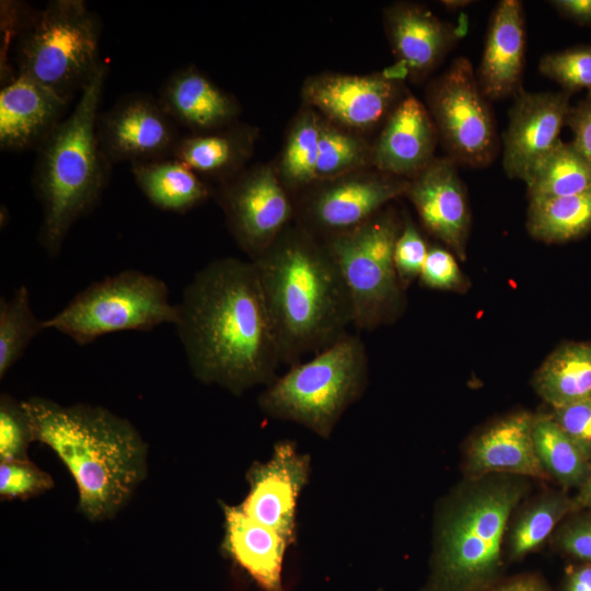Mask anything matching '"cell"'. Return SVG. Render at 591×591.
<instances>
[{"label":"cell","mask_w":591,"mask_h":591,"mask_svg":"<svg viewBox=\"0 0 591 591\" xmlns=\"http://www.w3.org/2000/svg\"><path fill=\"white\" fill-rule=\"evenodd\" d=\"M175 327L194 375L241 395L270 384L282 363L254 264L218 258L176 304Z\"/></svg>","instance_id":"6da1fadb"},{"label":"cell","mask_w":591,"mask_h":591,"mask_svg":"<svg viewBox=\"0 0 591 591\" xmlns=\"http://www.w3.org/2000/svg\"><path fill=\"white\" fill-rule=\"evenodd\" d=\"M252 263L282 363H299L348 334L354 325L351 300L324 241L300 227L286 229Z\"/></svg>","instance_id":"7a4b0ae2"},{"label":"cell","mask_w":591,"mask_h":591,"mask_svg":"<svg viewBox=\"0 0 591 591\" xmlns=\"http://www.w3.org/2000/svg\"><path fill=\"white\" fill-rule=\"evenodd\" d=\"M32 440L51 448L72 474L91 520L113 515L146 472V445L126 419L88 405L23 402Z\"/></svg>","instance_id":"3957f363"},{"label":"cell","mask_w":591,"mask_h":591,"mask_svg":"<svg viewBox=\"0 0 591 591\" xmlns=\"http://www.w3.org/2000/svg\"><path fill=\"white\" fill-rule=\"evenodd\" d=\"M106 76L102 66L81 92L74 109L38 147L34 189L43 208L39 243L56 257L72 225L101 198L109 161L96 135Z\"/></svg>","instance_id":"277c9868"},{"label":"cell","mask_w":591,"mask_h":591,"mask_svg":"<svg viewBox=\"0 0 591 591\" xmlns=\"http://www.w3.org/2000/svg\"><path fill=\"white\" fill-rule=\"evenodd\" d=\"M470 480L438 515L430 573L420 591H485L502 569L507 523L524 484L499 474Z\"/></svg>","instance_id":"5b68a950"},{"label":"cell","mask_w":591,"mask_h":591,"mask_svg":"<svg viewBox=\"0 0 591 591\" xmlns=\"http://www.w3.org/2000/svg\"><path fill=\"white\" fill-rule=\"evenodd\" d=\"M367 383L366 346L348 333L310 360L290 366L267 385L257 404L268 417L297 422L327 439Z\"/></svg>","instance_id":"8992f818"},{"label":"cell","mask_w":591,"mask_h":591,"mask_svg":"<svg viewBox=\"0 0 591 591\" xmlns=\"http://www.w3.org/2000/svg\"><path fill=\"white\" fill-rule=\"evenodd\" d=\"M101 24L82 0H54L25 20L18 46V68L70 101L103 63Z\"/></svg>","instance_id":"52a82bcc"},{"label":"cell","mask_w":591,"mask_h":591,"mask_svg":"<svg viewBox=\"0 0 591 591\" xmlns=\"http://www.w3.org/2000/svg\"><path fill=\"white\" fill-rule=\"evenodd\" d=\"M176 316V304L171 303L162 279L127 269L83 289L62 310L44 320V326L85 346L112 333L174 325Z\"/></svg>","instance_id":"ba28073f"},{"label":"cell","mask_w":591,"mask_h":591,"mask_svg":"<svg viewBox=\"0 0 591 591\" xmlns=\"http://www.w3.org/2000/svg\"><path fill=\"white\" fill-rule=\"evenodd\" d=\"M401 227L393 211L382 210L363 224L324 240L346 283L357 329H373L402 312L405 289L394 265Z\"/></svg>","instance_id":"9c48e42d"},{"label":"cell","mask_w":591,"mask_h":591,"mask_svg":"<svg viewBox=\"0 0 591 591\" xmlns=\"http://www.w3.org/2000/svg\"><path fill=\"white\" fill-rule=\"evenodd\" d=\"M472 63L454 59L427 92L429 114L449 158L471 167L489 165L497 152L495 119Z\"/></svg>","instance_id":"30bf717a"},{"label":"cell","mask_w":591,"mask_h":591,"mask_svg":"<svg viewBox=\"0 0 591 591\" xmlns=\"http://www.w3.org/2000/svg\"><path fill=\"white\" fill-rule=\"evenodd\" d=\"M409 179L385 173L347 174L325 182L301 199L296 213L300 228L320 240L350 231L406 195Z\"/></svg>","instance_id":"8fae6325"},{"label":"cell","mask_w":591,"mask_h":591,"mask_svg":"<svg viewBox=\"0 0 591 591\" xmlns=\"http://www.w3.org/2000/svg\"><path fill=\"white\" fill-rule=\"evenodd\" d=\"M232 234L253 262L286 230L294 206L269 167L227 183L219 195Z\"/></svg>","instance_id":"7c38bea8"},{"label":"cell","mask_w":591,"mask_h":591,"mask_svg":"<svg viewBox=\"0 0 591 591\" xmlns=\"http://www.w3.org/2000/svg\"><path fill=\"white\" fill-rule=\"evenodd\" d=\"M158 100L130 94L99 115V144L109 162L131 164L172 157L179 137Z\"/></svg>","instance_id":"4fadbf2b"},{"label":"cell","mask_w":591,"mask_h":591,"mask_svg":"<svg viewBox=\"0 0 591 591\" xmlns=\"http://www.w3.org/2000/svg\"><path fill=\"white\" fill-rule=\"evenodd\" d=\"M310 471V455L300 453L293 441L277 442L270 459L254 463L247 472L250 490L239 507L251 519L292 544L296 541L297 501Z\"/></svg>","instance_id":"5bb4252c"},{"label":"cell","mask_w":591,"mask_h":591,"mask_svg":"<svg viewBox=\"0 0 591 591\" xmlns=\"http://www.w3.org/2000/svg\"><path fill=\"white\" fill-rule=\"evenodd\" d=\"M571 94L558 92H528L514 95L509 121L503 134L502 165L511 178L523 182L533 166L560 139L570 111Z\"/></svg>","instance_id":"9a60e30c"},{"label":"cell","mask_w":591,"mask_h":591,"mask_svg":"<svg viewBox=\"0 0 591 591\" xmlns=\"http://www.w3.org/2000/svg\"><path fill=\"white\" fill-rule=\"evenodd\" d=\"M396 81L387 73L326 74L305 84L304 97L331 120L366 130L386 119L398 103Z\"/></svg>","instance_id":"2e32d148"},{"label":"cell","mask_w":591,"mask_h":591,"mask_svg":"<svg viewBox=\"0 0 591 591\" xmlns=\"http://www.w3.org/2000/svg\"><path fill=\"white\" fill-rule=\"evenodd\" d=\"M406 196L427 231L464 259L471 216L456 163L449 157L434 159L409 179Z\"/></svg>","instance_id":"e0dca14e"},{"label":"cell","mask_w":591,"mask_h":591,"mask_svg":"<svg viewBox=\"0 0 591 591\" xmlns=\"http://www.w3.org/2000/svg\"><path fill=\"white\" fill-rule=\"evenodd\" d=\"M68 102L30 77H12L0 91L1 149H38L66 118Z\"/></svg>","instance_id":"ac0fdd59"},{"label":"cell","mask_w":591,"mask_h":591,"mask_svg":"<svg viewBox=\"0 0 591 591\" xmlns=\"http://www.w3.org/2000/svg\"><path fill=\"white\" fill-rule=\"evenodd\" d=\"M533 416L514 413L482 430L466 450L470 479L495 474L551 479L535 451Z\"/></svg>","instance_id":"d6986e66"},{"label":"cell","mask_w":591,"mask_h":591,"mask_svg":"<svg viewBox=\"0 0 591 591\" xmlns=\"http://www.w3.org/2000/svg\"><path fill=\"white\" fill-rule=\"evenodd\" d=\"M438 132L429 111L413 95L401 99L385 119L371 150V162L382 173L413 178L433 157Z\"/></svg>","instance_id":"ffe728a7"},{"label":"cell","mask_w":591,"mask_h":591,"mask_svg":"<svg viewBox=\"0 0 591 591\" xmlns=\"http://www.w3.org/2000/svg\"><path fill=\"white\" fill-rule=\"evenodd\" d=\"M525 16L519 0L499 1L491 14L476 71L489 101L514 96L522 89L525 63Z\"/></svg>","instance_id":"44dd1931"},{"label":"cell","mask_w":591,"mask_h":591,"mask_svg":"<svg viewBox=\"0 0 591 591\" xmlns=\"http://www.w3.org/2000/svg\"><path fill=\"white\" fill-rule=\"evenodd\" d=\"M386 26L402 74L420 79L454 47L459 30L415 3H398L386 12Z\"/></svg>","instance_id":"7402d4cb"},{"label":"cell","mask_w":591,"mask_h":591,"mask_svg":"<svg viewBox=\"0 0 591 591\" xmlns=\"http://www.w3.org/2000/svg\"><path fill=\"white\" fill-rule=\"evenodd\" d=\"M227 553L265 591H283L281 571L290 543L246 515L239 506H224Z\"/></svg>","instance_id":"603a6c76"},{"label":"cell","mask_w":591,"mask_h":591,"mask_svg":"<svg viewBox=\"0 0 591 591\" xmlns=\"http://www.w3.org/2000/svg\"><path fill=\"white\" fill-rule=\"evenodd\" d=\"M158 101L173 121L195 131L223 127L236 114L234 101L194 67L174 72Z\"/></svg>","instance_id":"cb8c5ba5"},{"label":"cell","mask_w":591,"mask_h":591,"mask_svg":"<svg viewBox=\"0 0 591 591\" xmlns=\"http://www.w3.org/2000/svg\"><path fill=\"white\" fill-rule=\"evenodd\" d=\"M131 173L147 199L164 211L186 212L211 194L200 176L174 157L132 163Z\"/></svg>","instance_id":"d4e9b609"},{"label":"cell","mask_w":591,"mask_h":591,"mask_svg":"<svg viewBox=\"0 0 591 591\" xmlns=\"http://www.w3.org/2000/svg\"><path fill=\"white\" fill-rule=\"evenodd\" d=\"M533 386L552 408L590 396L591 341L557 347L535 372Z\"/></svg>","instance_id":"484cf974"},{"label":"cell","mask_w":591,"mask_h":591,"mask_svg":"<svg viewBox=\"0 0 591 591\" xmlns=\"http://www.w3.org/2000/svg\"><path fill=\"white\" fill-rule=\"evenodd\" d=\"M524 182L530 199L581 194L591 190V161L572 141L559 140Z\"/></svg>","instance_id":"4316f807"},{"label":"cell","mask_w":591,"mask_h":591,"mask_svg":"<svg viewBox=\"0 0 591 591\" xmlns=\"http://www.w3.org/2000/svg\"><path fill=\"white\" fill-rule=\"evenodd\" d=\"M526 228L543 242L575 240L591 230V190L554 198L530 199Z\"/></svg>","instance_id":"83f0119b"},{"label":"cell","mask_w":591,"mask_h":591,"mask_svg":"<svg viewBox=\"0 0 591 591\" xmlns=\"http://www.w3.org/2000/svg\"><path fill=\"white\" fill-rule=\"evenodd\" d=\"M532 433L536 454L551 479L565 489L579 488L591 471V463L552 415L533 416Z\"/></svg>","instance_id":"f1b7e54d"},{"label":"cell","mask_w":591,"mask_h":591,"mask_svg":"<svg viewBox=\"0 0 591 591\" xmlns=\"http://www.w3.org/2000/svg\"><path fill=\"white\" fill-rule=\"evenodd\" d=\"M247 147L248 138L242 131L195 134L179 138L172 157L198 175H227L245 158Z\"/></svg>","instance_id":"f546056e"},{"label":"cell","mask_w":591,"mask_h":591,"mask_svg":"<svg viewBox=\"0 0 591 591\" xmlns=\"http://www.w3.org/2000/svg\"><path fill=\"white\" fill-rule=\"evenodd\" d=\"M45 331L44 321L34 314L30 292L19 286L11 298L0 300V378L22 358L32 340Z\"/></svg>","instance_id":"4dcf8cb0"},{"label":"cell","mask_w":591,"mask_h":591,"mask_svg":"<svg viewBox=\"0 0 591 591\" xmlns=\"http://www.w3.org/2000/svg\"><path fill=\"white\" fill-rule=\"evenodd\" d=\"M573 498L549 493L534 501L517 519L509 536V556L519 560L542 545L559 521L576 512Z\"/></svg>","instance_id":"1f68e13d"},{"label":"cell","mask_w":591,"mask_h":591,"mask_svg":"<svg viewBox=\"0 0 591 591\" xmlns=\"http://www.w3.org/2000/svg\"><path fill=\"white\" fill-rule=\"evenodd\" d=\"M321 121L305 114L289 134L281 161V174L286 185L303 188L316 182V164Z\"/></svg>","instance_id":"d6a6232c"},{"label":"cell","mask_w":591,"mask_h":591,"mask_svg":"<svg viewBox=\"0 0 591 591\" xmlns=\"http://www.w3.org/2000/svg\"><path fill=\"white\" fill-rule=\"evenodd\" d=\"M371 153L361 139L321 123L316 181L328 182L345 176L371 161Z\"/></svg>","instance_id":"836d02e7"},{"label":"cell","mask_w":591,"mask_h":591,"mask_svg":"<svg viewBox=\"0 0 591 591\" xmlns=\"http://www.w3.org/2000/svg\"><path fill=\"white\" fill-rule=\"evenodd\" d=\"M540 72L570 94L587 89L591 92V45H578L544 55Z\"/></svg>","instance_id":"e575fe53"},{"label":"cell","mask_w":591,"mask_h":591,"mask_svg":"<svg viewBox=\"0 0 591 591\" xmlns=\"http://www.w3.org/2000/svg\"><path fill=\"white\" fill-rule=\"evenodd\" d=\"M32 440L28 418L23 402L8 395L0 403V456L1 461L24 460L27 442Z\"/></svg>","instance_id":"d590c367"},{"label":"cell","mask_w":591,"mask_h":591,"mask_svg":"<svg viewBox=\"0 0 591 591\" xmlns=\"http://www.w3.org/2000/svg\"><path fill=\"white\" fill-rule=\"evenodd\" d=\"M428 250L414 222L405 218L394 246V265L404 289L419 278Z\"/></svg>","instance_id":"8d00e7d4"},{"label":"cell","mask_w":591,"mask_h":591,"mask_svg":"<svg viewBox=\"0 0 591 591\" xmlns=\"http://www.w3.org/2000/svg\"><path fill=\"white\" fill-rule=\"evenodd\" d=\"M53 485L51 478L25 460L1 461L0 494L7 498H23Z\"/></svg>","instance_id":"74e56055"},{"label":"cell","mask_w":591,"mask_h":591,"mask_svg":"<svg viewBox=\"0 0 591 591\" xmlns=\"http://www.w3.org/2000/svg\"><path fill=\"white\" fill-rule=\"evenodd\" d=\"M551 415L591 463V395L554 407Z\"/></svg>","instance_id":"f35d334b"},{"label":"cell","mask_w":591,"mask_h":591,"mask_svg":"<svg viewBox=\"0 0 591 591\" xmlns=\"http://www.w3.org/2000/svg\"><path fill=\"white\" fill-rule=\"evenodd\" d=\"M420 283L438 290H459L464 276L454 255L440 246H430L419 275Z\"/></svg>","instance_id":"ab89813d"},{"label":"cell","mask_w":591,"mask_h":591,"mask_svg":"<svg viewBox=\"0 0 591 591\" xmlns=\"http://www.w3.org/2000/svg\"><path fill=\"white\" fill-rule=\"evenodd\" d=\"M558 548L582 563H591V514L566 523L556 535Z\"/></svg>","instance_id":"60d3db41"},{"label":"cell","mask_w":591,"mask_h":591,"mask_svg":"<svg viewBox=\"0 0 591 591\" xmlns=\"http://www.w3.org/2000/svg\"><path fill=\"white\" fill-rule=\"evenodd\" d=\"M566 125L573 134L572 142L591 161V92L570 107Z\"/></svg>","instance_id":"b9f144b4"},{"label":"cell","mask_w":591,"mask_h":591,"mask_svg":"<svg viewBox=\"0 0 591 591\" xmlns=\"http://www.w3.org/2000/svg\"><path fill=\"white\" fill-rule=\"evenodd\" d=\"M549 3L567 19L591 25V0H554Z\"/></svg>","instance_id":"7bdbcfd3"},{"label":"cell","mask_w":591,"mask_h":591,"mask_svg":"<svg viewBox=\"0 0 591 591\" xmlns=\"http://www.w3.org/2000/svg\"><path fill=\"white\" fill-rule=\"evenodd\" d=\"M561 591H591V563L567 567Z\"/></svg>","instance_id":"ee69618b"},{"label":"cell","mask_w":591,"mask_h":591,"mask_svg":"<svg viewBox=\"0 0 591 591\" xmlns=\"http://www.w3.org/2000/svg\"><path fill=\"white\" fill-rule=\"evenodd\" d=\"M485 591H548V589L540 579L532 576H523L500 586L490 587Z\"/></svg>","instance_id":"f6af8a7d"},{"label":"cell","mask_w":591,"mask_h":591,"mask_svg":"<svg viewBox=\"0 0 591 591\" xmlns=\"http://www.w3.org/2000/svg\"><path fill=\"white\" fill-rule=\"evenodd\" d=\"M573 501L577 511L581 509H591V471L583 484L578 488Z\"/></svg>","instance_id":"bcb514c9"},{"label":"cell","mask_w":591,"mask_h":591,"mask_svg":"<svg viewBox=\"0 0 591 591\" xmlns=\"http://www.w3.org/2000/svg\"><path fill=\"white\" fill-rule=\"evenodd\" d=\"M443 5L445 8H449L451 10H456L459 8H463V7H466L468 4H471L472 2L471 1H465V0H452V1H442Z\"/></svg>","instance_id":"7dc6e473"}]
</instances>
